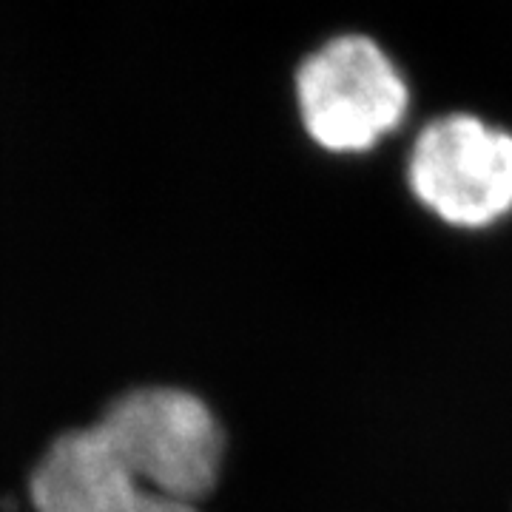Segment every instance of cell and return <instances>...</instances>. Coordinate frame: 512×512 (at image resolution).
Returning <instances> with one entry per match:
<instances>
[{"mask_svg": "<svg viewBox=\"0 0 512 512\" xmlns=\"http://www.w3.org/2000/svg\"><path fill=\"white\" fill-rule=\"evenodd\" d=\"M37 512H200L163 495L97 424L63 433L32 473Z\"/></svg>", "mask_w": 512, "mask_h": 512, "instance_id": "obj_4", "label": "cell"}, {"mask_svg": "<svg viewBox=\"0 0 512 512\" xmlns=\"http://www.w3.org/2000/svg\"><path fill=\"white\" fill-rule=\"evenodd\" d=\"M407 185L444 225L487 231L512 214V134L476 114H441L413 140Z\"/></svg>", "mask_w": 512, "mask_h": 512, "instance_id": "obj_2", "label": "cell"}, {"mask_svg": "<svg viewBox=\"0 0 512 512\" xmlns=\"http://www.w3.org/2000/svg\"><path fill=\"white\" fill-rule=\"evenodd\" d=\"M296 106L316 146L367 154L399 131L410 111V86L373 37L339 35L302 60Z\"/></svg>", "mask_w": 512, "mask_h": 512, "instance_id": "obj_1", "label": "cell"}, {"mask_svg": "<svg viewBox=\"0 0 512 512\" xmlns=\"http://www.w3.org/2000/svg\"><path fill=\"white\" fill-rule=\"evenodd\" d=\"M106 439L134 458L168 498L197 504L220 478L225 436L200 396L180 387H140L94 421Z\"/></svg>", "mask_w": 512, "mask_h": 512, "instance_id": "obj_3", "label": "cell"}]
</instances>
